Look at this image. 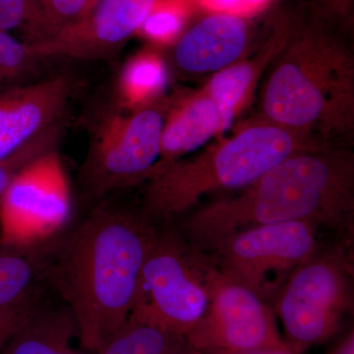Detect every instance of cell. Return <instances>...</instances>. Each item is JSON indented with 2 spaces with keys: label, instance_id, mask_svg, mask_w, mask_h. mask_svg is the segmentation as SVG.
Masks as SVG:
<instances>
[{
  "label": "cell",
  "instance_id": "cell-1",
  "mask_svg": "<svg viewBox=\"0 0 354 354\" xmlns=\"http://www.w3.org/2000/svg\"><path fill=\"white\" fill-rule=\"evenodd\" d=\"M158 230L141 211L102 205L55 235L44 283L71 311L84 348L97 353L131 315Z\"/></svg>",
  "mask_w": 354,
  "mask_h": 354
},
{
  "label": "cell",
  "instance_id": "cell-2",
  "mask_svg": "<svg viewBox=\"0 0 354 354\" xmlns=\"http://www.w3.org/2000/svg\"><path fill=\"white\" fill-rule=\"evenodd\" d=\"M290 221L324 225L353 239L354 153L349 147L290 156L239 194L198 209L179 230L208 252L235 232Z\"/></svg>",
  "mask_w": 354,
  "mask_h": 354
},
{
  "label": "cell",
  "instance_id": "cell-3",
  "mask_svg": "<svg viewBox=\"0 0 354 354\" xmlns=\"http://www.w3.org/2000/svg\"><path fill=\"white\" fill-rule=\"evenodd\" d=\"M260 116L333 146L354 134V55L332 28L310 15L263 77Z\"/></svg>",
  "mask_w": 354,
  "mask_h": 354
},
{
  "label": "cell",
  "instance_id": "cell-4",
  "mask_svg": "<svg viewBox=\"0 0 354 354\" xmlns=\"http://www.w3.org/2000/svg\"><path fill=\"white\" fill-rule=\"evenodd\" d=\"M332 146L259 115L232 136L153 174L146 181L141 212L158 225H172L205 195L243 189L290 156Z\"/></svg>",
  "mask_w": 354,
  "mask_h": 354
},
{
  "label": "cell",
  "instance_id": "cell-5",
  "mask_svg": "<svg viewBox=\"0 0 354 354\" xmlns=\"http://www.w3.org/2000/svg\"><path fill=\"white\" fill-rule=\"evenodd\" d=\"M220 274L178 228L160 225L129 318L186 337L206 313Z\"/></svg>",
  "mask_w": 354,
  "mask_h": 354
},
{
  "label": "cell",
  "instance_id": "cell-6",
  "mask_svg": "<svg viewBox=\"0 0 354 354\" xmlns=\"http://www.w3.org/2000/svg\"><path fill=\"white\" fill-rule=\"evenodd\" d=\"M165 116L158 102L136 111L115 106L97 114L80 169L88 200L102 201L114 191L150 178L160 158Z\"/></svg>",
  "mask_w": 354,
  "mask_h": 354
},
{
  "label": "cell",
  "instance_id": "cell-7",
  "mask_svg": "<svg viewBox=\"0 0 354 354\" xmlns=\"http://www.w3.org/2000/svg\"><path fill=\"white\" fill-rule=\"evenodd\" d=\"M344 245L317 251L292 272L274 300L286 346L304 353L334 337L353 308V267Z\"/></svg>",
  "mask_w": 354,
  "mask_h": 354
},
{
  "label": "cell",
  "instance_id": "cell-8",
  "mask_svg": "<svg viewBox=\"0 0 354 354\" xmlns=\"http://www.w3.org/2000/svg\"><path fill=\"white\" fill-rule=\"evenodd\" d=\"M317 228L306 221L257 225L225 237L207 253L223 276L269 304L318 251Z\"/></svg>",
  "mask_w": 354,
  "mask_h": 354
},
{
  "label": "cell",
  "instance_id": "cell-9",
  "mask_svg": "<svg viewBox=\"0 0 354 354\" xmlns=\"http://www.w3.org/2000/svg\"><path fill=\"white\" fill-rule=\"evenodd\" d=\"M69 214L68 183L57 149L25 167L0 198V245L55 236Z\"/></svg>",
  "mask_w": 354,
  "mask_h": 354
},
{
  "label": "cell",
  "instance_id": "cell-10",
  "mask_svg": "<svg viewBox=\"0 0 354 354\" xmlns=\"http://www.w3.org/2000/svg\"><path fill=\"white\" fill-rule=\"evenodd\" d=\"M185 337L197 351L288 348L271 305L221 272L206 313Z\"/></svg>",
  "mask_w": 354,
  "mask_h": 354
},
{
  "label": "cell",
  "instance_id": "cell-11",
  "mask_svg": "<svg viewBox=\"0 0 354 354\" xmlns=\"http://www.w3.org/2000/svg\"><path fill=\"white\" fill-rule=\"evenodd\" d=\"M157 0H99L80 22L31 44L41 58L106 59L118 53L148 17Z\"/></svg>",
  "mask_w": 354,
  "mask_h": 354
},
{
  "label": "cell",
  "instance_id": "cell-12",
  "mask_svg": "<svg viewBox=\"0 0 354 354\" xmlns=\"http://www.w3.org/2000/svg\"><path fill=\"white\" fill-rule=\"evenodd\" d=\"M75 88L64 73L0 92V160L60 125Z\"/></svg>",
  "mask_w": 354,
  "mask_h": 354
},
{
  "label": "cell",
  "instance_id": "cell-13",
  "mask_svg": "<svg viewBox=\"0 0 354 354\" xmlns=\"http://www.w3.org/2000/svg\"><path fill=\"white\" fill-rule=\"evenodd\" d=\"M254 35L250 18L209 14L181 32L171 44L172 65L184 75H214L246 57Z\"/></svg>",
  "mask_w": 354,
  "mask_h": 354
},
{
  "label": "cell",
  "instance_id": "cell-14",
  "mask_svg": "<svg viewBox=\"0 0 354 354\" xmlns=\"http://www.w3.org/2000/svg\"><path fill=\"white\" fill-rule=\"evenodd\" d=\"M295 23L290 16H279L253 57L242 58L236 64L214 74L203 88L218 104L225 130L251 102L265 72L290 38Z\"/></svg>",
  "mask_w": 354,
  "mask_h": 354
},
{
  "label": "cell",
  "instance_id": "cell-15",
  "mask_svg": "<svg viewBox=\"0 0 354 354\" xmlns=\"http://www.w3.org/2000/svg\"><path fill=\"white\" fill-rule=\"evenodd\" d=\"M223 130L221 109L204 88L178 102L165 116L160 158L151 176L205 145Z\"/></svg>",
  "mask_w": 354,
  "mask_h": 354
},
{
  "label": "cell",
  "instance_id": "cell-16",
  "mask_svg": "<svg viewBox=\"0 0 354 354\" xmlns=\"http://www.w3.org/2000/svg\"><path fill=\"white\" fill-rule=\"evenodd\" d=\"M77 326L68 307L44 304L9 339L0 354H65Z\"/></svg>",
  "mask_w": 354,
  "mask_h": 354
},
{
  "label": "cell",
  "instance_id": "cell-17",
  "mask_svg": "<svg viewBox=\"0 0 354 354\" xmlns=\"http://www.w3.org/2000/svg\"><path fill=\"white\" fill-rule=\"evenodd\" d=\"M55 236L0 245V309L18 304L41 288L39 283H44V269Z\"/></svg>",
  "mask_w": 354,
  "mask_h": 354
},
{
  "label": "cell",
  "instance_id": "cell-18",
  "mask_svg": "<svg viewBox=\"0 0 354 354\" xmlns=\"http://www.w3.org/2000/svg\"><path fill=\"white\" fill-rule=\"evenodd\" d=\"M165 83L164 60L152 50L140 51L121 69L116 81V106L136 111L158 104Z\"/></svg>",
  "mask_w": 354,
  "mask_h": 354
},
{
  "label": "cell",
  "instance_id": "cell-19",
  "mask_svg": "<svg viewBox=\"0 0 354 354\" xmlns=\"http://www.w3.org/2000/svg\"><path fill=\"white\" fill-rule=\"evenodd\" d=\"M97 354H197L185 337L128 318Z\"/></svg>",
  "mask_w": 354,
  "mask_h": 354
},
{
  "label": "cell",
  "instance_id": "cell-20",
  "mask_svg": "<svg viewBox=\"0 0 354 354\" xmlns=\"http://www.w3.org/2000/svg\"><path fill=\"white\" fill-rule=\"evenodd\" d=\"M0 30L17 32L22 41L41 43L51 36V30L39 0H0Z\"/></svg>",
  "mask_w": 354,
  "mask_h": 354
},
{
  "label": "cell",
  "instance_id": "cell-21",
  "mask_svg": "<svg viewBox=\"0 0 354 354\" xmlns=\"http://www.w3.org/2000/svg\"><path fill=\"white\" fill-rule=\"evenodd\" d=\"M31 44L0 30V92L23 85L39 60Z\"/></svg>",
  "mask_w": 354,
  "mask_h": 354
},
{
  "label": "cell",
  "instance_id": "cell-22",
  "mask_svg": "<svg viewBox=\"0 0 354 354\" xmlns=\"http://www.w3.org/2000/svg\"><path fill=\"white\" fill-rule=\"evenodd\" d=\"M183 15L176 0H157L137 34L156 46H169L180 36Z\"/></svg>",
  "mask_w": 354,
  "mask_h": 354
},
{
  "label": "cell",
  "instance_id": "cell-23",
  "mask_svg": "<svg viewBox=\"0 0 354 354\" xmlns=\"http://www.w3.org/2000/svg\"><path fill=\"white\" fill-rule=\"evenodd\" d=\"M62 129L60 125L51 128L31 143L28 144L13 155L0 160V198L9 187L16 176L25 167L38 160L41 156L57 150Z\"/></svg>",
  "mask_w": 354,
  "mask_h": 354
},
{
  "label": "cell",
  "instance_id": "cell-24",
  "mask_svg": "<svg viewBox=\"0 0 354 354\" xmlns=\"http://www.w3.org/2000/svg\"><path fill=\"white\" fill-rule=\"evenodd\" d=\"M97 1L99 0H39L50 25L51 36L82 21Z\"/></svg>",
  "mask_w": 354,
  "mask_h": 354
},
{
  "label": "cell",
  "instance_id": "cell-25",
  "mask_svg": "<svg viewBox=\"0 0 354 354\" xmlns=\"http://www.w3.org/2000/svg\"><path fill=\"white\" fill-rule=\"evenodd\" d=\"M43 288L18 304L0 309V351L32 314L44 304Z\"/></svg>",
  "mask_w": 354,
  "mask_h": 354
},
{
  "label": "cell",
  "instance_id": "cell-26",
  "mask_svg": "<svg viewBox=\"0 0 354 354\" xmlns=\"http://www.w3.org/2000/svg\"><path fill=\"white\" fill-rule=\"evenodd\" d=\"M310 15L334 29L349 27L353 22L354 0H309Z\"/></svg>",
  "mask_w": 354,
  "mask_h": 354
},
{
  "label": "cell",
  "instance_id": "cell-27",
  "mask_svg": "<svg viewBox=\"0 0 354 354\" xmlns=\"http://www.w3.org/2000/svg\"><path fill=\"white\" fill-rule=\"evenodd\" d=\"M197 354H304L295 353L290 348H259L249 351H230V349L209 348L199 349Z\"/></svg>",
  "mask_w": 354,
  "mask_h": 354
},
{
  "label": "cell",
  "instance_id": "cell-28",
  "mask_svg": "<svg viewBox=\"0 0 354 354\" xmlns=\"http://www.w3.org/2000/svg\"><path fill=\"white\" fill-rule=\"evenodd\" d=\"M328 354H354V333L349 332Z\"/></svg>",
  "mask_w": 354,
  "mask_h": 354
},
{
  "label": "cell",
  "instance_id": "cell-29",
  "mask_svg": "<svg viewBox=\"0 0 354 354\" xmlns=\"http://www.w3.org/2000/svg\"><path fill=\"white\" fill-rule=\"evenodd\" d=\"M65 354H82V353H79L78 351H76V349H74L73 348H72L71 349H70V351H67V353Z\"/></svg>",
  "mask_w": 354,
  "mask_h": 354
}]
</instances>
